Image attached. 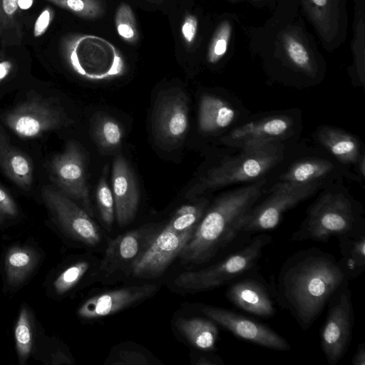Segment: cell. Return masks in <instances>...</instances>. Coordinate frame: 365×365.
Returning a JSON list of instances; mask_svg holds the SVG:
<instances>
[{
  "label": "cell",
  "mask_w": 365,
  "mask_h": 365,
  "mask_svg": "<svg viewBox=\"0 0 365 365\" xmlns=\"http://www.w3.org/2000/svg\"><path fill=\"white\" fill-rule=\"evenodd\" d=\"M160 287L159 283L145 282L104 290L86 299L76 314L86 322L101 319L143 302L153 297Z\"/></svg>",
  "instance_id": "obj_15"
},
{
  "label": "cell",
  "mask_w": 365,
  "mask_h": 365,
  "mask_svg": "<svg viewBox=\"0 0 365 365\" xmlns=\"http://www.w3.org/2000/svg\"><path fill=\"white\" fill-rule=\"evenodd\" d=\"M345 279H348L332 255L318 248L303 250L290 256L281 267L274 297L306 331Z\"/></svg>",
  "instance_id": "obj_2"
},
{
  "label": "cell",
  "mask_w": 365,
  "mask_h": 365,
  "mask_svg": "<svg viewBox=\"0 0 365 365\" xmlns=\"http://www.w3.org/2000/svg\"><path fill=\"white\" fill-rule=\"evenodd\" d=\"M192 359L195 365H223V359L216 354H196L193 355Z\"/></svg>",
  "instance_id": "obj_42"
},
{
  "label": "cell",
  "mask_w": 365,
  "mask_h": 365,
  "mask_svg": "<svg viewBox=\"0 0 365 365\" xmlns=\"http://www.w3.org/2000/svg\"><path fill=\"white\" fill-rule=\"evenodd\" d=\"M188 98L179 88L163 93L154 110V128L158 140L175 145L185 135L188 128Z\"/></svg>",
  "instance_id": "obj_18"
},
{
  "label": "cell",
  "mask_w": 365,
  "mask_h": 365,
  "mask_svg": "<svg viewBox=\"0 0 365 365\" xmlns=\"http://www.w3.org/2000/svg\"><path fill=\"white\" fill-rule=\"evenodd\" d=\"M271 10L262 24L242 26L250 52L269 69L309 79L320 77L325 61L296 0H275Z\"/></svg>",
  "instance_id": "obj_1"
},
{
  "label": "cell",
  "mask_w": 365,
  "mask_h": 365,
  "mask_svg": "<svg viewBox=\"0 0 365 365\" xmlns=\"http://www.w3.org/2000/svg\"><path fill=\"white\" fill-rule=\"evenodd\" d=\"M12 67L13 65L10 61H0V83L8 76Z\"/></svg>",
  "instance_id": "obj_45"
},
{
  "label": "cell",
  "mask_w": 365,
  "mask_h": 365,
  "mask_svg": "<svg viewBox=\"0 0 365 365\" xmlns=\"http://www.w3.org/2000/svg\"><path fill=\"white\" fill-rule=\"evenodd\" d=\"M0 168L21 189L29 190L33 181V165L29 158L14 147L0 125Z\"/></svg>",
  "instance_id": "obj_23"
},
{
  "label": "cell",
  "mask_w": 365,
  "mask_h": 365,
  "mask_svg": "<svg viewBox=\"0 0 365 365\" xmlns=\"http://www.w3.org/2000/svg\"><path fill=\"white\" fill-rule=\"evenodd\" d=\"M175 326L192 347L205 352L216 350L218 328L217 324L210 318L179 317L175 320Z\"/></svg>",
  "instance_id": "obj_26"
},
{
  "label": "cell",
  "mask_w": 365,
  "mask_h": 365,
  "mask_svg": "<svg viewBox=\"0 0 365 365\" xmlns=\"http://www.w3.org/2000/svg\"><path fill=\"white\" fill-rule=\"evenodd\" d=\"M18 8V0H0V34L14 26Z\"/></svg>",
  "instance_id": "obj_39"
},
{
  "label": "cell",
  "mask_w": 365,
  "mask_h": 365,
  "mask_svg": "<svg viewBox=\"0 0 365 365\" xmlns=\"http://www.w3.org/2000/svg\"><path fill=\"white\" fill-rule=\"evenodd\" d=\"M292 126L293 121L289 116H268L234 128L221 141L240 148L268 141H281L291 133Z\"/></svg>",
  "instance_id": "obj_20"
},
{
  "label": "cell",
  "mask_w": 365,
  "mask_h": 365,
  "mask_svg": "<svg viewBox=\"0 0 365 365\" xmlns=\"http://www.w3.org/2000/svg\"><path fill=\"white\" fill-rule=\"evenodd\" d=\"M49 175L61 192L79 200L83 208L93 217L85 172V156L75 141H69L64 150L51 161Z\"/></svg>",
  "instance_id": "obj_16"
},
{
  "label": "cell",
  "mask_w": 365,
  "mask_h": 365,
  "mask_svg": "<svg viewBox=\"0 0 365 365\" xmlns=\"http://www.w3.org/2000/svg\"><path fill=\"white\" fill-rule=\"evenodd\" d=\"M232 4H246L256 9H272L275 0H227Z\"/></svg>",
  "instance_id": "obj_43"
},
{
  "label": "cell",
  "mask_w": 365,
  "mask_h": 365,
  "mask_svg": "<svg viewBox=\"0 0 365 365\" xmlns=\"http://www.w3.org/2000/svg\"><path fill=\"white\" fill-rule=\"evenodd\" d=\"M299 12L313 28L322 48L333 52L348 34V0H296Z\"/></svg>",
  "instance_id": "obj_13"
},
{
  "label": "cell",
  "mask_w": 365,
  "mask_h": 365,
  "mask_svg": "<svg viewBox=\"0 0 365 365\" xmlns=\"http://www.w3.org/2000/svg\"><path fill=\"white\" fill-rule=\"evenodd\" d=\"M32 3V0H24V1L21 2V4L24 8H27L30 6Z\"/></svg>",
  "instance_id": "obj_46"
},
{
  "label": "cell",
  "mask_w": 365,
  "mask_h": 365,
  "mask_svg": "<svg viewBox=\"0 0 365 365\" xmlns=\"http://www.w3.org/2000/svg\"><path fill=\"white\" fill-rule=\"evenodd\" d=\"M114 22L118 35L122 40L132 44L138 41L139 33L135 16L128 4L122 2L118 5Z\"/></svg>",
  "instance_id": "obj_36"
},
{
  "label": "cell",
  "mask_w": 365,
  "mask_h": 365,
  "mask_svg": "<svg viewBox=\"0 0 365 365\" xmlns=\"http://www.w3.org/2000/svg\"><path fill=\"white\" fill-rule=\"evenodd\" d=\"M16 135L31 138L71 123L63 109L51 98L35 97L21 103L3 117Z\"/></svg>",
  "instance_id": "obj_14"
},
{
  "label": "cell",
  "mask_w": 365,
  "mask_h": 365,
  "mask_svg": "<svg viewBox=\"0 0 365 365\" xmlns=\"http://www.w3.org/2000/svg\"><path fill=\"white\" fill-rule=\"evenodd\" d=\"M199 24V19L194 14L187 13L182 19L180 34L184 43L190 48L195 44L197 40Z\"/></svg>",
  "instance_id": "obj_38"
},
{
  "label": "cell",
  "mask_w": 365,
  "mask_h": 365,
  "mask_svg": "<svg viewBox=\"0 0 365 365\" xmlns=\"http://www.w3.org/2000/svg\"><path fill=\"white\" fill-rule=\"evenodd\" d=\"M319 186L279 181L264 200L252 208L242 222L240 234L264 232L275 228L285 212L314 195Z\"/></svg>",
  "instance_id": "obj_11"
},
{
  "label": "cell",
  "mask_w": 365,
  "mask_h": 365,
  "mask_svg": "<svg viewBox=\"0 0 365 365\" xmlns=\"http://www.w3.org/2000/svg\"><path fill=\"white\" fill-rule=\"evenodd\" d=\"M153 360L155 359L145 349L134 343H122L112 349L105 364L148 365L153 364Z\"/></svg>",
  "instance_id": "obj_34"
},
{
  "label": "cell",
  "mask_w": 365,
  "mask_h": 365,
  "mask_svg": "<svg viewBox=\"0 0 365 365\" xmlns=\"http://www.w3.org/2000/svg\"><path fill=\"white\" fill-rule=\"evenodd\" d=\"M96 204L103 225L110 230L115 220V204L113 192L108 185L105 174L97 185Z\"/></svg>",
  "instance_id": "obj_37"
},
{
  "label": "cell",
  "mask_w": 365,
  "mask_h": 365,
  "mask_svg": "<svg viewBox=\"0 0 365 365\" xmlns=\"http://www.w3.org/2000/svg\"><path fill=\"white\" fill-rule=\"evenodd\" d=\"M99 258L93 253H86L66 263L52 281L53 294L58 297H66L96 284L95 275Z\"/></svg>",
  "instance_id": "obj_22"
},
{
  "label": "cell",
  "mask_w": 365,
  "mask_h": 365,
  "mask_svg": "<svg viewBox=\"0 0 365 365\" xmlns=\"http://www.w3.org/2000/svg\"><path fill=\"white\" fill-rule=\"evenodd\" d=\"M53 17L54 11L53 9L50 6L45 8L39 14L35 22L34 36L35 37H39L44 34L51 25Z\"/></svg>",
  "instance_id": "obj_41"
},
{
  "label": "cell",
  "mask_w": 365,
  "mask_h": 365,
  "mask_svg": "<svg viewBox=\"0 0 365 365\" xmlns=\"http://www.w3.org/2000/svg\"><path fill=\"white\" fill-rule=\"evenodd\" d=\"M92 130L96 143L103 150H115L121 144L123 138L122 126L110 116L97 117Z\"/></svg>",
  "instance_id": "obj_33"
},
{
  "label": "cell",
  "mask_w": 365,
  "mask_h": 365,
  "mask_svg": "<svg viewBox=\"0 0 365 365\" xmlns=\"http://www.w3.org/2000/svg\"><path fill=\"white\" fill-rule=\"evenodd\" d=\"M272 237L260 232L251 242L223 259L197 270L179 273L172 282L175 291L182 294L204 292L221 287L253 268Z\"/></svg>",
  "instance_id": "obj_6"
},
{
  "label": "cell",
  "mask_w": 365,
  "mask_h": 365,
  "mask_svg": "<svg viewBox=\"0 0 365 365\" xmlns=\"http://www.w3.org/2000/svg\"><path fill=\"white\" fill-rule=\"evenodd\" d=\"M37 250L28 245H16L6 252L4 269L6 282L12 288L21 287L34 272L39 263Z\"/></svg>",
  "instance_id": "obj_24"
},
{
  "label": "cell",
  "mask_w": 365,
  "mask_h": 365,
  "mask_svg": "<svg viewBox=\"0 0 365 365\" xmlns=\"http://www.w3.org/2000/svg\"><path fill=\"white\" fill-rule=\"evenodd\" d=\"M63 56L70 68L88 79H106L123 73L124 58L108 40L92 34H72L61 44Z\"/></svg>",
  "instance_id": "obj_7"
},
{
  "label": "cell",
  "mask_w": 365,
  "mask_h": 365,
  "mask_svg": "<svg viewBox=\"0 0 365 365\" xmlns=\"http://www.w3.org/2000/svg\"><path fill=\"white\" fill-rule=\"evenodd\" d=\"M200 309L204 316L240 339L277 351L291 349L284 338L264 324L221 307L204 304Z\"/></svg>",
  "instance_id": "obj_17"
},
{
  "label": "cell",
  "mask_w": 365,
  "mask_h": 365,
  "mask_svg": "<svg viewBox=\"0 0 365 365\" xmlns=\"http://www.w3.org/2000/svg\"><path fill=\"white\" fill-rule=\"evenodd\" d=\"M41 195L53 220L68 238L88 250L103 245V231L82 207L50 186H44Z\"/></svg>",
  "instance_id": "obj_9"
},
{
  "label": "cell",
  "mask_w": 365,
  "mask_h": 365,
  "mask_svg": "<svg viewBox=\"0 0 365 365\" xmlns=\"http://www.w3.org/2000/svg\"><path fill=\"white\" fill-rule=\"evenodd\" d=\"M236 116L235 110L227 102L210 95L201 97L198 124L205 133L222 130L230 125Z\"/></svg>",
  "instance_id": "obj_28"
},
{
  "label": "cell",
  "mask_w": 365,
  "mask_h": 365,
  "mask_svg": "<svg viewBox=\"0 0 365 365\" xmlns=\"http://www.w3.org/2000/svg\"><path fill=\"white\" fill-rule=\"evenodd\" d=\"M46 1L86 19H99L103 16L106 11V4L103 0Z\"/></svg>",
  "instance_id": "obj_35"
},
{
  "label": "cell",
  "mask_w": 365,
  "mask_h": 365,
  "mask_svg": "<svg viewBox=\"0 0 365 365\" xmlns=\"http://www.w3.org/2000/svg\"><path fill=\"white\" fill-rule=\"evenodd\" d=\"M34 315L29 307L22 304L14 327V339L19 363L24 364L36 346Z\"/></svg>",
  "instance_id": "obj_32"
},
{
  "label": "cell",
  "mask_w": 365,
  "mask_h": 365,
  "mask_svg": "<svg viewBox=\"0 0 365 365\" xmlns=\"http://www.w3.org/2000/svg\"><path fill=\"white\" fill-rule=\"evenodd\" d=\"M238 155L210 169L185 194L190 200L202 193L243 182H255L279 163L284 155L281 141H268L241 148Z\"/></svg>",
  "instance_id": "obj_4"
},
{
  "label": "cell",
  "mask_w": 365,
  "mask_h": 365,
  "mask_svg": "<svg viewBox=\"0 0 365 365\" xmlns=\"http://www.w3.org/2000/svg\"><path fill=\"white\" fill-rule=\"evenodd\" d=\"M112 192L115 220L120 227H125L135 217L140 203V190L133 170L122 155H117L113 160Z\"/></svg>",
  "instance_id": "obj_19"
},
{
  "label": "cell",
  "mask_w": 365,
  "mask_h": 365,
  "mask_svg": "<svg viewBox=\"0 0 365 365\" xmlns=\"http://www.w3.org/2000/svg\"><path fill=\"white\" fill-rule=\"evenodd\" d=\"M361 213L354 202L341 193L322 195L307 210V215L291 240L327 242L364 227Z\"/></svg>",
  "instance_id": "obj_5"
},
{
  "label": "cell",
  "mask_w": 365,
  "mask_h": 365,
  "mask_svg": "<svg viewBox=\"0 0 365 365\" xmlns=\"http://www.w3.org/2000/svg\"><path fill=\"white\" fill-rule=\"evenodd\" d=\"M195 230L178 232L167 222L161 225L132 267L128 278L150 280L160 277L178 259Z\"/></svg>",
  "instance_id": "obj_12"
},
{
  "label": "cell",
  "mask_w": 365,
  "mask_h": 365,
  "mask_svg": "<svg viewBox=\"0 0 365 365\" xmlns=\"http://www.w3.org/2000/svg\"><path fill=\"white\" fill-rule=\"evenodd\" d=\"M333 164L323 159H307L293 164L282 176L281 180L294 185L319 184L333 170Z\"/></svg>",
  "instance_id": "obj_31"
},
{
  "label": "cell",
  "mask_w": 365,
  "mask_h": 365,
  "mask_svg": "<svg viewBox=\"0 0 365 365\" xmlns=\"http://www.w3.org/2000/svg\"><path fill=\"white\" fill-rule=\"evenodd\" d=\"M353 365H365V344L361 343L358 345L356 351L352 357Z\"/></svg>",
  "instance_id": "obj_44"
},
{
  "label": "cell",
  "mask_w": 365,
  "mask_h": 365,
  "mask_svg": "<svg viewBox=\"0 0 365 365\" xmlns=\"http://www.w3.org/2000/svg\"><path fill=\"white\" fill-rule=\"evenodd\" d=\"M19 215L18 206L10 194L0 187V222Z\"/></svg>",
  "instance_id": "obj_40"
},
{
  "label": "cell",
  "mask_w": 365,
  "mask_h": 365,
  "mask_svg": "<svg viewBox=\"0 0 365 365\" xmlns=\"http://www.w3.org/2000/svg\"><path fill=\"white\" fill-rule=\"evenodd\" d=\"M161 225L148 223L108 239L99 258L96 283L108 284L128 278L132 267Z\"/></svg>",
  "instance_id": "obj_8"
},
{
  "label": "cell",
  "mask_w": 365,
  "mask_h": 365,
  "mask_svg": "<svg viewBox=\"0 0 365 365\" xmlns=\"http://www.w3.org/2000/svg\"><path fill=\"white\" fill-rule=\"evenodd\" d=\"M349 279H345L329 298L321 333V346L330 365L344 356L351 342L354 322Z\"/></svg>",
  "instance_id": "obj_10"
},
{
  "label": "cell",
  "mask_w": 365,
  "mask_h": 365,
  "mask_svg": "<svg viewBox=\"0 0 365 365\" xmlns=\"http://www.w3.org/2000/svg\"><path fill=\"white\" fill-rule=\"evenodd\" d=\"M264 178L221 194L209 204L178 259L184 265L211 261L240 235L242 222L259 199Z\"/></svg>",
  "instance_id": "obj_3"
},
{
  "label": "cell",
  "mask_w": 365,
  "mask_h": 365,
  "mask_svg": "<svg viewBox=\"0 0 365 365\" xmlns=\"http://www.w3.org/2000/svg\"><path fill=\"white\" fill-rule=\"evenodd\" d=\"M336 239L341 255L337 262L349 280L355 279L365 270V227Z\"/></svg>",
  "instance_id": "obj_27"
},
{
  "label": "cell",
  "mask_w": 365,
  "mask_h": 365,
  "mask_svg": "<svg viewBox=\"0 0 365 365\" xmlns=\"http://www.w3.org/2000/svg\"><path fill=\"white\" fill-rule=\"evenodd\" d=\"M225 297L240 309L260 317L269 318L276 313L268 289L255 279L246 278L232 283Z\"/></svg>",
  "instance_id": "obj_21"
},
{
  "label": "cell",
  "mask_w": 365,
  "mask_h": 365,
  "mask_svg": "<svg viewBox=\"0 0 365 365\" xmlns=\"http://www.w3.org/2000/svg\"><path fill=\"white\" fill-rule=\"evenodd\" d=\"M240 25V19L235 13H225L222 16L213 30L207 47L206 61L209 64L217 65L232 54L236 29Z\"/></svg>",
  "instance_id": "obj_25"
},
{
  "label": "cell",
  "mask_w": 365,
  "mask_h": 365,
  "mask_svg": "<svg viewBox=\"0 0 365 365\" xmlns=\"http://www.w3.org/2000/svg\"><path fill=\"white\" fill-rule=\"evenodd\" d=\"M353 35L351 41L352 62L349 73L361 85L365 80V0H354Z\"/></svg>",
  "instance_id": "obj_29"
},
{
  "label": "cell",
  "mask_w": 365,
  "mask_h": 365,
  "mask_svg": "<svg viewBox=\"0 0 365 365\" xmlns=\"http://www.w3.org/2000/svg\"><path fill=\"white\" fill-rule=\"evenodd\" d=\"M317 137L319 143L341 162L355 163L359 160L360 145L353 135L338 128L324 126Z\"/></svg>",
  "instance_id": "obj_30"
}]
</instances>
